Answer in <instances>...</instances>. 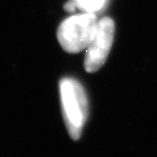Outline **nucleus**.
Wrapping results in <instances>:
<instances>
[{"label": "nucleus", "mask_w": 157, "mask_h": 157, "mask_svg": "<svg viewBox=\"0 0 157 157\" xmlns=\"http://www.w3.org/2000/svg\"><path fill=\"white\" fill-rule=\"evenodd\" d=\"M60 97L66 130L72 139L78 140L89 114L86 92L75 78H63L60 82Z\"/></svg>", "instance_id": "nucleus-1"}, {"label": "nucleus", "mask_w": 157, "mask_h": 157, "mask_svg": "<svg viewBox=\"0 0 157 157\" xmlns=\"http://www.w3.org/2000/svg\"><path fill=\"white\" fill-rule=\"evenodd\" d=\"M97 14L82 13L63 20L57 30V38L63 49L78 53L87 48L98 29Z\"/></svg>", "instance_id": "nucleus-2"}, {"label": "nucleus", "mask_w": 157, "mask_h": 157, "mask_svg": "<svg viewBox=\"0 0 157 157\" xmlns=\"http://www.w3.org/2000/svg\"><path fill=\"white\" fill-rule=\"evenodd\" d=\"M116 25L113 19L104 17L98 20L96 34L85 49L84 68L87 72H96L105 63L113 46Z\"/></svg>", "instance_id": "nucleus-3"}, {"label": "nucleus", "mask_w": 157, "mask_h": 157, "mask_svg": "<svg viewBox=\"0 0 157 157\" xmlns=\"http://www.w3.org/2000/svg\"><path fill=\"white\" fill-rule=\"evenodd\" d=\"M76 8L82 13H95L101 12L106 7L108 0H72Z\"/></svg>", "instance_id": "nucleus-4"}, {"label": "nucleus", "mask_w": 157, "mask_h": 157, "mask_svg": "<svg viewBox=\"0 0 157 157\" xmlns=\"http://www.w3.org/2000/svg\"><path fill=\"white\" fill-rule=\"evenodd\" d=\"M63 9H64L65 12H68V13H73V12H75V10H77L76 5L74 4V2L72 1V0H69V1H67L64 4Z\"/></svg>", "instance_id": "nucleus-5"}]
</instances>
